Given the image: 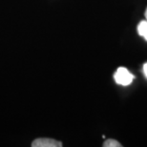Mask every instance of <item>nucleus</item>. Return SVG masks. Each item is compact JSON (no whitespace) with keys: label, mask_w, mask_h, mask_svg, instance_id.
I'll list each match as a JSON object with an SVG mask.
<instances>
[{"label":"nucleus","mask_w":147,"mask_h":147,"mask_svg":"<svg viewBox=\"0 0 147 147\" xmlns=\"http://www.w3.org/2000/svg\"><path fill=\"white\" fill-rule=\"evenodd\" d=\"M145 18L147 20V9H146V11H145Z\"/></svg>","instance_id":"6"},{"label":"nucleus","mask_w":147,"mask_h":147,"mask_svg":"<svg viewBox=\"0 0 147 147\" xmlns=\"http://www.w3.org/2000/svg\"><path fill=\"white\" fill-rule=\"evenodd\" d=\"M138 33L147 41V20H142L138 25Z\"/></svg>","instance_id":"3"},{"label":"nucleus","mask_w":147,"mask_h":147,"mask_svg":"<svg viewBox=\"0 0 147 147\" xmlns=\"http://www.w3.org/2000/svg\"><path fill=\"white\" fill-rule=\"evenodd\" d=\"M114 78L117 84L127 86V85L132 83V81L134 79V76L124 67H119L117 70V72L115 73Z\"/></svg>","instance_id":"1"},{"label":"nucleus","mask_w":147,"mask_h":147,"mask_svg":"<svg viewBox=\"0 0 147 147\" xmlns=\"http://www.w3.org/2000/svg\"><path fill=\"white\" fill-rule=\"evenodd\" d=\"M33 147H61L62 142L49 138H39L32 143Z\"/></svg>","instance_id":"2"},{"label":"nucleus","mask_w":147,"mask_h":147,"mask_svg":"<svg viewBox=\"0 0 147 147\" xmlns=\"http://www.w3.org/2000/svg\"><path fill=\"white\" fill-rule=\"evenodd\" d=\"M143 73H144L145 76L147 78V63H145L144 65H143Z\"/></svg>","instance_id":"5"},{"label":"nucleus","mask_w":147,"mask_h":147,"mask_svg":"<svg viewBox=\"0 0 147 147\" xmlns=\"http://www.w3.org/2000/svg\"><path fill=\"white\" fill-rule=\"evenodd\" d=\"M122 145L120 144L119 142H117L116 140H105V142L103 143V147H121Z\"/></svg>","instance_id":"4"}]
</instances>
